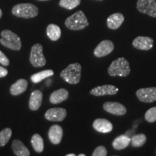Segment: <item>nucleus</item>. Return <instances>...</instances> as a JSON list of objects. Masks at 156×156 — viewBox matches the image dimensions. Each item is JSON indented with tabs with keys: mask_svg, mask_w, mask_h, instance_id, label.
I'll return each mask as SVG.
<instances>
[{
	"mask_svg": "<svg viewBox=\"0 0 156 156\" xmlns=\"http://www.w3.org/2000/svg\"><path fill=\"white\" fill-rule=\"evenodd\" d=\"M130 72L129 63L124 57H119L113 61L108 69V75L112 77H127Z\"/></svg>",
	"mask_w": 156,
	"mask_h": 156,
	"instance_id": "1",
	"label": "nucleus"
},
{
	"mask_svg": "<svg viewBox=\"0 0 156 156\" xmlns=\"http://www.w3.org/2000/svg\"><path fill=\"white\" fill-rule=\"evenodd\" d=\"M81 70L82 67L80 64H70L67 68L61 72L60 77L67 83L76 85L80 81Z\"/></svg>",
	"mask_w": 156,
	"mask_h": 156,
	"instance_id": "2",
	"label": "nucleus"
},
{
	"mask_svg": "<svg viewBox=\"0 0 156 156\" xmlns=\"http://www.w3.org/2000/svg\"><path fill=\"white\" fill-rule=\"evenodd\" d=\"M65 25L69 30H80L88 26L89 23L83 12L80 10L67 17L65 21Z\"/></svg>",
	"mask_w": 156,
	"mask_h": 156,
	"instance_id": "3",
	"label": "nucleus"
},
{
	"mask_svg": "<svg viewBox=\"0 0 156 156\" xmlns=\"http://www.w3.org/2000/svg\"><path fill=\"white\" fill-rule=\"evenodd\" d=\"M12 12L15 16L28 19L36 17L38 14V9L33 4L23 3L14 6Z\"/></svg>",
	"mask_w": 156,
	"mask_h": 156,
	"instance_id": "4",
	"label": "nucleus"
},
{
	"mask_svg": "<svg viewBox=\"0 0 156 156\" xmlns=\"http://www.w3.org/2000/svg\"><path fill=\"white\" fill-rule=\"evenodd\" d=\"M1 36L0 43L5 47L10 48L12 50H20L22 47V42L16 34L9 30H5L2 31Z\"/></svg>",
	"mask_w": 156,
	"mask_h": 156,
	"instance_id": "5",
	"label": "nucleus"
},
{
	"mask_svg": "<svg viewBox=\"0 0 156 156\" xmlns=\"http://www.w3.org/2000/svg\"><path fill=\"white\" fill-rule=\"evenodd\" d=\"M30 62L35 67H42L46 65V58L43 53L42 46L40 44H36L31 48Z\"/></svg>",
	"mask_w": 156,
	"mask_h": 156,
	"instance_id": "6",
	"label": "nucleus"
},
{
	"mask_svg": "<svg viewBox=\"0 0 156 156\" xmlns=\"http://www.w3.org/2000/svg\"><path fill=\"white\" fill-rule=\"evenodd\" d=\"M136 8L140 12L156 17V1L155 0H138Z\"/></svg>",
	"mask_w": 156,
	"mask_h": 156,
	"instance_id": "7",
	"label": "nucleus"
},
{
	"mask_svg": "<svg viewBox=\"0 0 156 156\" xmlns=\"http://www.w3.org/2000/svg\"><path fill=\"white\" fill-rule=\"evenodd\" d=\"M136 95L139 101L144 103H153L156 101V87H145L137 90Z\"/></svg>",
	"mask_w": 156,
	"mask_h": 156,
	"instance_id": "8",
	"label": "nucleus"
},
{
	"mask_svg": "<svg viewBox=\"0 0 156 156\" xmlns=\"http://www.w3.org/2000/svg\"><path fill=\"white\" fill-rule=\"evenodd\" d=\"M114 49V43L110 40H104L98 44L95 48L93 54L96 57H103L110 54Z\"/></svg>",
	"mask_w": 156,
	"mask_h": 156,
	"instance_id": "9",
	"label": "nucleus"
},
{
	"mask_svg": "<svg viewBox=\"0 0 156 156\" xmlns=\"http://www.w3.org/2000/svg\"><path fill=\"white\" fill-rule=\"evenodd\" d=\"M119 91V88L112 85H104L102 86H98L90 90L91 95L94 96H103V95H116Z\"/></svg>",
	"mask_w": 156,
	"mask_h": 156,
	"instance_id": "10",
	"label": "nucleus"
},
{
	"mask_svg": "<svg viewBox=\"0 0 156 156\" xmlns=\"http://www.w3.org/2000/svg\"><path fill=\"white\" fill-rule=\"evenodd\" d=\"M67 116V111L63 108L48 109L45 114V118L51 122H62Z\"/></svg>",
	"mask_w": 156,
	"mask_h": 156,
	"instance_id": "11",
	"label": "nucleus"
},
{
	"mask_svg": "<svg viewBox=\"0 0 156 156\" xmlns=\"http://www.w3.org/2000/svg\"><path fill=\"white\" fill-rule=\"evenodd\" d=\"M103 109L106 112L116 115V116H122L126 113V108L124 105L117 102H112V101L105 103L103 104Z\"/></svg>",
	"mask_w": 156,
	"mask_h": 156,
	"instance_id": "12",
	"label": "nucleus"
},
{
	"mask_svg": "<svg viewBox=\"0 0 156 156\" xmlns=\"http://www.w3.org/2000/svg\"><path fill=\"white\" fill-rule=\"evenodd\" d=\"M153 39L147 36H138L134 38L132 42V45L136 49L145 51L151 49L153 46Z\"/></svg>",
	"mask_w": 156,
	"mask_h": 156,
	"instance_id": "13",
	"label": "nucleus"
},
{
	"mask_svg": "<svg viewBox=\"0 0 156 156\" xmlns=\"http://www.w3.org/2000/svg\"><path fill=\"white\" fill-rule=\"evenodd\" d=\"M93 127L97 132L108 133L113 129V124L106 119H97L93 123Z\"/></svg>",
	"mask_w": 156,
	"mask_h": 156,
	"instance_id": "14",
	"label": "nucleus"
},
{
	"mask_svg": "<svg viewBox=\"0 0 156 156\" xmlns=\"http://www.w3.org/2000/svg\"><path fill=\"white\" fill-rule=\"evenodd\" d=\"M63 136V129L61 126L55 125L51 126L48 131V138L51 142V143L54 145H58L61 142Z\"/></svg>",
	"mask_w": 156,
	"mask_h": 156,
	"instance_id": "15",
	"label": "nucleus"
},
{
	"mask_svg": "<svg viewBox=\"0 0 156 156\" xmlns=\"http://www.w3.org/2000/svg\"><path fill=\"white\" fill-rule=\"evenodd\" d=\"M43 100V93L39 90L32 92L29 100V108L32 111H36L41 106Z\"/></svg>",
	"mask_w": 156,
	"mask_h": 156,
	"instance_id": "16",
	"label": "nucleus"
},
{
	"mask_svg": "<svg viewBox=\"0 0 156 156\" xmlns=\"http://www.w3.org/2000/svg\"><path fill=\"white\" fill-rule=\"evenodd\" d=\"M124 21V17L122 13H114L111 15L107 19V26L112 30H116Z\"/></svg>",
	"mask_w": 156,
	"mask_h": 156,
	"instance_id": "17",
	"label": "nucleus"
},
{
	"mask_svg": "<svg viewBox=\"0 0 156 156\" xmlns=\"http://www.w3.org/2000/svg\"><path fill=\"white\" fill-rule=\"evenodd\" d=\"M69 97V92L64 88L55 90L50 95V102L53 104H57L66 101Z\"/></svg>",
	"mask_w": 156,
	"mask_h": 156,
	"instance_id": "18",
	"label": "nucleus"
},
{
	"mask_svg": "<svg viewBox=\"0 0 156 156\" xmlns=\"http://www.w3.org/2000/svg\"><path fill=\"white\" fill-rule=\"evenodd\" d=\"M12 148L15 155L17 156H29L30 155L28 148L20 140H13Z\"/></svg>",
	"mask_w": 156,
	"mask_h": 156,
	"instance_id": "19",
	"label": "nucleus"
},
{
	"mask_svg": "<svg viewBox=\"0 0 156 156\" xmlns=\"http://www.w3.org/2000/svg\"><path fill=\"white\" fill-rule=\"evenodd\" d=\"M28 87V81L25 79H20L11 85L10 93L12 95H19L24 93Z\"/></svg>",
	"mask_w": 156,
	"mask_h": 156,
	"instance_id": "20",
	"label": "nucleus"
},
{
	"mask_svg": "<svg viewBox=\"0 0 156 156\" xmlns=\"http://www.w3.org/2000/svg\"><path fill=\"white\" fill-rule=\"evenodd\" d=\"M130 142H131V139L127 136L120 135L115 138L112 142V146L117 151H121L127 147Z\"/></svg>",
	"mask_w": 156,
	"mask_h": 156,
	"instance_id": "21",
	"label": "nucleus"
},
{
	"mask_svg": "<svg viewBox=\"0 0 156 156\" xmlns=\"http://www.w3.org/2000/svg\"><path fill=\"white\" fill-rule=\"evenodd\" d=\"M46 34L48 38L53 41H58L61 37V29L55 24H50L46 28Z\"/></svg>",
	"mask_w": 156,
	"mask_h": 156,
	"instance_id": "22",
	"label": "nucleus"
},
{
	"mask_svg": "<svg viewBox=\"0 0 156 156\" xmlns=\"http://www.w3.org/2000/svg\"><path fill=\"white\" fill-rule=\"evenodd\" d=\"M31 145L36 153H41L44 149V140L38 134H34L31 138Z\"/></svg>",
	"mask_w": 156,
	"mask_h": 156,
	"instance_id": "23",
	"label": "nucleus"
},
{
	"mask_svg": "<svg viewBox=\"0 0 156 156\" xmlns=\"http://www.w3.org/2000/svg\"><path fill=\"white\" fill-rule=\"evenodd\" d=\"M54 75V71L51 69H46L44 71H41L38 73L34 74L30 77L31 81L34 83H38L43 80L51 76Z\"/></svg>",
	"mask_w": 156,
	"mask_h": 156,
	"instance_id": "24",
	"label": "nucleus"
},
{
	"mask_svg": "<svg viewBox=\"0 0 156 156\" xmlns=\"http://www.w3.org/2000/svg\"><path fill=\"white\" fill-rule=\"evenodd\" d=\"M147 140L146 135L144 134H134L131 138V143L134 147H140L145 145Z\"/></svg>",
	"mask_w": 156,
	"mask_h": 156,
	"instance_id": "25",
	"label": "nucleus"
},
{
	"mask_svg": "<svg viewBox=\"0 0 156 156\" xmlns=\"http://www.w3.org/2000/svg\"><path fill=\"white\" fill-rule=\"evenodd\" d=\"M12 130L10 128H5L0 132V147L7 145L12 136Z\"/></svg>",
	"mask_w": 156,
	"mask_h": 156,
	"instance_id": "26",
	"label": "nucleus"
},
{
	"mask_svg": "<svg viewBox=\"0 0 156 156\" xmlns=\"http://www.w3.org/2000/svg\"><path fill=\"white\" fill-rule=\"evenodd\" d=\"M81 2V0H60L59 6L67 9H73L77 7Z\"/></svg>",
	"mask_w": 156,
	"mask_h": 156,
	"instance_id": "27",
	"label": "nucleus"
},
{
	"mask_svg": "<svg viewBox=\"0 0 156 156\" xmlns=\"http://www.w3.org/2000/svg\"><path fill=\"white\" fill-rule=\"evenodd\" d=\"M145 119L150 123L156 122V106L148 109L145 114Z\"/></svg>",
	"mask_w": 156,
	"mask_h": 156,
	"instance_id": "28",
	"label": "nucleus"
},
{
	"mask_svg": "<svg viewBox=\"0 0 156 156\" xmlns=\"http://www.w3.org/2000/svg\"><path fill=\"white\" fill-rule=\"evenodd\" d=\"M107 150L104 146H98L95 149L92 154L93 156H106Z\"/></svg>",
	"mask_w": 156,
	"mask_h": 156,
	"instance_id": "29",
	"label": "nucleus"
},
{
	"mask_svg": "<svg viewBox=\"0 0 156 156\" xmlns=\"http://www.w3.org/2000/svg\"><path fill=\"white\" fill-rule=\"evenodd\" d=\"M0 63L3 66H8L9 64V58L6 56L5 54L2 51H0Z\"/></svg>",
	"mask_w": 156,
	"mask_h": 156,
	"instance_id": "30",
	"label": "nucleus"
},
{
	"mask_svg": "<svg viewBox=\"0 0 156 156\" xmlns=\"http://www.w3.org/2000/svg\"><path fill=\"white\" fill-rule=\"evenodd\" d=\"M7 73H8L7 69H6V68L1 67V66H0V78L5 77V76H7Z\"/></svg>",
	"mask_w": 156,
	"mask_h": 156,
	"instance_id": "31",
	"label": "nucleus"
},
{
	"mask_svg": "<svg viewBox=\"0 0 156 156\" xmlns=\"http://www.w3.org/2000/svg\"><path fill=\"white\" fill-rule=\"evenodd\" d=\"M66 156H76V155L74 153H69V154H67V155H66Z\"/></svg>",
	"mask_w": 156,
	"mask_h": 156,
	"instance_id": "32",
	"label": "nucleus"
},
{
	"mask_svg": "<svg viewBox=\"0 0 156 156\" xmlns=\"http://www.w3.org/2000/svg\"><path fill=\"white\" fill-rule=\"evenodd\" d=\"M2 16V11L1 10V9H0V18H1Z\"/></svg>",
	"mask_w": 156,
	"mask_h": 156,
	"instance_id": "33",
	"label": "nucleus"
},
{
	"mask_svg": "<svg viewBox=\"0 0 156 156\" xmlns=\"http://www.w3.org/2000/svg\"><path fill=\"white\" fill-rule=\"evenodd\" d=\"M79 156H85V154H80Z\"/></svg>",
	"mask_w": 156,
	"mask_h": 156,
	"instance_id": "34",
	"label": "nucleus"
},
{
	"mask_svg": "<svg viewBox=\"0 0 156 156\" xmlns=\"http://www.w3.org/2000/svg\"><path fill=\"white\" fill-rule=\"evenodd\" d=\"M39 1H47V0H39Z\"/></svg>",
	"mask_w": 156,
	"mask_h": 156,
	"instance_id": "35",
	"label": "nucleus"
}]
</instances>
